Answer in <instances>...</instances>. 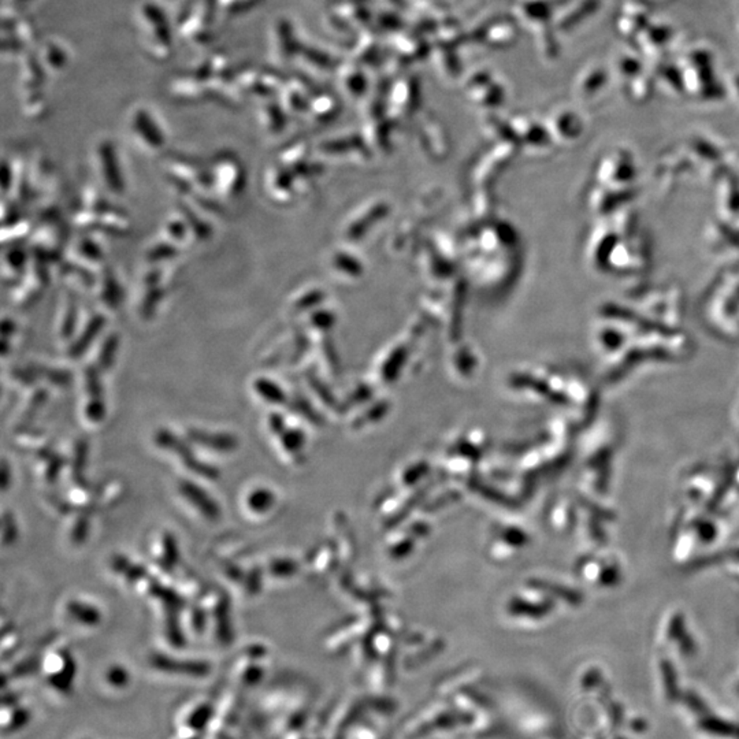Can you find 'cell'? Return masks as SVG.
<instances>
[{"label":"cell","mask_w":739,"mask_h":739,"mask_svg":"<svg viewBox=\"0 0 739 739\" xmlns=\"http://www.w3.org/2000/svg\"><path fill=\"white\" fill-rule=\"evenodd\" d=\"M215 709L217 705L210 699H197L185 705L176 718L177 737L203 738L210 730Z\"/></svg>","instance_id":"obj_1"},{"label":"cell","mask_w":739,"mask_h":739,"mask_svg":"<svg viewBox=\"0 0 739 739\" xmlns=\"http://www.w3.org/2000/svg\"><path fill=\"white\" fill-rule=\"evenodd\" d=\"M144 23H145V42L148 45V51L159 61H166L171 52V35L162 10L155 4H145L143 10Z\"/></svg>","instance_id":"obj_2"},{"label":"cell","mask_w":739,"mask_h":739,"mask_svg":"<svg viewBox=\"0 0 739 739\" xmlns=\"http://www.w3.org/2000/svg\"><path fill=\"white\" fill-rule=\"evenodd\" d=\"M42 675L54 693L67 696L73 689L76 677V665L69 652L55 649L44 657Z\"/></svg>","instance_id":"obj_3"},{"label":"cell","mask_w":739,"mask_h":739,"mask_svg":"<svg viewBox=\"0 0 739 739\" xmlns=\"http://www.w3.org/2000/svg\"><path fill=\"white\" fill-rule=\"evenodd\" d=\"M246 692L233 687L229 690L217 705L215 715L210 730H217L222 733H230L237 727L241 721V716L246 708Z\"/></svg>","instance_id":"obj_4"},{"label":"cell","mask_w":739,"mask_h":739,"mask_svg":"<svg viewBox=\"0 0 739 739\" xmlns=\"http://www.w3.org/2000/svg\"><path fill=\"white\" fill-rule=\"evenodd\" d=\"M151 665L164 674L180 677H205L210 672V664L202 660H181L164 655L151 657Z\"/></svg>","instance_id":"obj_5"},{"label":"cell","mask_w":739,"mask_h":739,"mask_svg":"<svg viewBox=\"0 0 739 739\" xmlns=\"http://www.w3.org/2000/svg\"><path fill=\"white\" fill-rule=\"evenodd\" d=\"M98 156L101 161L103 181L110 189V192L115 195H122L125 190L122 171L118 164V158L115 154V148L111 142H103L98 148Z\"/></svg>","instance_id":"obj_6"},{"label":"cell","mask_w":739,"mask_h":739,"mask_svg":"<svg viewBox=\"0 0 739 739\" xmlns=\"http://www.w3.org/2000/svg\"><path fill=\"white\" fill-rule=\"evenodd\" d=\"M217 173L221 176H225L219 184L222 185V192L226 196H237L240 192H243L244 184H246V173L243 166L239 164L237 159L231 158L230 155L221 156L217 161ZM215 173V171H214Z\"/></svg>","instance_id":"obj_7"},{"label":"cell","mask_w":739,"mask_h":739,"mask_svg":"<svg viewBox=\"0 0 739 739\" xmlns=\"http://www.w3.org/2000/svg\"><path fill=\"white\" fill-rule=\"evenodd\" d=\"M256 653H255V649L252 651V648L246 652L243 660H240L233 671V680H234V687L246 692V690H251L253 686H256L265 674V670L262 665L258 664L256 661Z\"/></svg>","instance_id":"obj_8"},{"label":"cell","mask_w":739,"mask_h":739,"mask_svg":"<svg viewBox=\"0 0 739 739\" xmlns=\"http://www.w3.org/2000/svg\"><path fill=\"white\" fill-rule=\"evenodd\" d=\"M132 127L134 130V134L149 149H161L164 147V133L147 111L140 110L134 114L133 121H132Z\"/></svg>","instance_id":"obj_9"},{"label":"cell","mask_w":739,"mask_h":739,"mask_svg":"<svg viewBox=\"0 0 739 739\" xmlns=\"http://www.w3.org/2000/svg\"><path fill=\"white\" fill-rule=\"evenodd\" d=\"M30 712L29 709L21 704L18 698L13 696L10 699H3L1 706V730L3 733H16L23 728L30 721Z\"/></svg>","instance_id":"obj_10"},{"label":"cell","mask_w":739,"mask_h":739,"mask_svg":"<svg viewBox=\"0 0 739 739\" xmlns=\"http://www.w3.org/2000/svg\"><path fill=\"white\" fill-rule=\"evenodd\" d=\"M104 323H105V319H104L103 315H101V314L93 315L89 319V323L82 330L81 334L69 347V355L71 357H80V356H82L85 353L86 348H89V345L95 341L96 336L101 333Z\"/></svg>","instance_id":"obj_11"},{"label":"cell","mask_w":739,"mask_h":739,"mask_svg":"<svg viewBox=\"0 0 739 739\" xmlns=\"http://www.w3.org/2000/svg\"><path fill=\"white\" fill-rule=\"evenodd\" d=\"M698 728L704 733H708L715 737L721 738L739 739V724L723 720V718L708 715L698 720Z\"/></svg>","instance_id":"obj_12"},{"label":"cell","mask_w":739,"mask_h":739,"mask_svg":"<svg viewBox=\"0 0 739 739\" xmlns=\"http://www.w3.org/2000/svg\"><path fill=\"white\" fill-rule=\"evenodd\" d=\"M181 492L185 495V498H189L192 503H197L200 505V511L205 513V517H215L218 516V508L215 505V503L205 495L203 491H200L199 488L196 486H192L189 483H184L183 488H181ZM196 504V507H197Z\"/></svg>","instance_id":"obj_13"},{"label":"cell","mask_w":739,"mask_h":739,"mask_svg":"<svg viewBox=\"0 0 739 739\" xmlns=\"http://www.w3.org/2000/svg\"><path fill=\"white\" fill-rule=\"evenodd\" d=\"M103 289L101 293V299L108 308H117L122 299V289L118 285L117 280L114 278L113 273L107 270L104 273V278L102 281Z\"/></svg>","instance_id":"obj_14"},{"label":"cell","mask_w":739,"mask_h":739,"mask_svg":"<svg viewBox=\"0 0 739 739\" xmlns=\"http://www.w3.org/2000/svg\"><path fill=\"white\" fill-rule=\"evenodd\" d=\"M120 344V338L115 333H111L105 337L101 345V352L98 355V365L102 370L110 369L114 365V359L117 355V349Z\"/></svg>","instance_id":"obj_15"},{"label":"cell","mask_w":739,"mask_h":739,"mask_svg":"<svg viewBox=\"0 0 739 739\" xmlns=\"http://www.w3.org/2000/svg\"><path fill=\"white\" fill-rule=\"evenodd\" d=\"M164 293L166 292H164V287H161V285L148 287V290L140 304V311H142V316L144 319H149L152 316V312L156 309L158 304L164 299Z\"/></svg>","instance_id":"obj_16"},{"label":"cell","mask_w":739,"mask_h":739,"mask_svg":"<svg viewBox=\"0 0 739 739\" xmlns=\"http://www.w3.org/2000/svg\"><path fill=\"white\" fill-rule=\"evenodd\" d=\"M77 318H79V306H77L76 300L70 297V300H69V303H67V306H66V311H64L63 319H62V338L69 340V338H71V337L74 336Z\"/></svg>","instance_id":"obj_17"},{"label":"cell","mask_w":739,"mask_h":739,"mask_svg":"<svg viewBox=\"0 0 739 739\" xmlns=\"http://www.w3.org/2000/svg\"><path fill=\"white\" fill-rule=\"evenodd\" d=\"M181 212L184 215V221L186 222L188 227L192 229V231L199 237V239H207L210 234H211V227L210 225H207L205 222H203L199 217L196 218L195 212L188 207V205H181Z\"/></svg>","instance_id":"obj_18"},{"label":"cell","mask_w":739,"mask_h":739,"mask_svg":"<svg viewBox=\"0 0 739 739\" xmlns=\"http://www.w3.org/2000/svg\"><path fill=\"white\" fill-rule=\"evenodd\" d=\"M104 682L110 689L121 690L130 683V677H129V672L123 667L117 665V667H111L107 670V672L104 675Z\"/></svg>","instance_id":"obj_19"},{"label":"cell","mask_w":739,"mask_h":739,"mask_svg":"<svg viewBox=\"0 0 739 739\" xmlns=\"http://www.w3.org/2000/svg\"><path fill=\"white\" fill-rule=\"evenodd\" d=\"M663 677H664V687H665L667 698H668V701L671 704H675L680 698V692H679V687H677L675 674H674V671H672V668L670 665H664L663 667Z\"/></svg>","instance_id":"obj_20"},{"label":"cell","mask_w":739,"mask_h":739,"mask_svg":"<svg viewBox=\"0 0 739 739\" xmlns=\"http://www.w3.org/2000/svg\"><path fill=\"white\" fill-rule=\"evenodd\" d=\"M178 249L168 243H161L158 246H152L148 251V260L151 262H164L168 260L174 256H177Z\"/></svg>","instance_id":"obj_21"},{"label":"cell","mask_w":739,"mask_h":739,"mask_svg":"<svg viewBox=\"0 0 739 739\" xmlns=\"http://www.w3.org/2000/svg\"><path fill=\"white\" fill-rule=\"evenodd\" d=\"M682 702H683V704H684V705H686V706H687L693 714H696L697 716H699V718H704V716L711 715V711H709L708 705H706L701 698L698 697L696 693L689 692V693L683 694V696H682Z\"/></svg>","instance_id":"obj_22"},{"label":"cell","mask_w":739,"mask_h":739,"mask_svg":"<svg viewBox=\"0 0 739 739\" xmlns=\"http://www.w3.org/2000/svg\"><path fill=\"white\" fill-rule=\"evenodd\" d=\"M79 255L89 262H101L103 258L102 248L89 239H84L79 246Z\"/></svg>","instance_id":"obj_23"},{"label":"cell","mask_w":739,"mask_h":739,"mask_svg":"<svg viewBox=\"0 0 739 739\" xmlns=\"http://www.w3.org/2000/svg\"><path fill=\"white\" fill-rule=\"evenodd\" d=\"M188 234V225L183 219H174L167 224V236L174 241L180 243Z\"/></svg>","instance_id":"obj_24"},{"label":"cell","mask_w":739,"mask_h":739,"mask_svg":"<svg viewBox=\"0 0 739 739\" xmlns=\"http://www.w3.org/2000/svg\"><path fill=\"white\" fill-rule=\"evenodd\" d=\"M26 262H28V255L23 251H21V249L10 251L8 255H7V265L16 273H18L22 268H25Z\"/></svg>","instance_id":"obj_25"},{"label":"cell","mask_w":739,"mask_h":739,"mask_svg":"<svg viewBox=\"0 0 739 739\" xmlns=\"http://www.w3.org/2000/svg\"><path fill=\"white\" fill-rule=\"evenodd\" d=\"M607 705V711H608V716L611 720V724H612V728L619 730L621 727V723H623V709L619 704H616L614 701L608 699L604 702Z\"/></svg>","instance_id":"obj_26"},{"label":"cell","mask_w":739,"mask_h":739,"mask_svg":"<svg viewBox=\"0 0 739 739\" xmlns=\"http://www.w3.org/2000/svg\"><path fill=\"white\" fill-rule=\"evenodd\" d=\"M64 54L57 45H51L47 50V62L52 69H61L64 64Z\"/></svg>","instance_id":"obj_27"},{"label":"cell","mask_w":739,"mask_h":739,"mask_svg":"<svg viewBox=\"0 0 739 739\" xmlns=\"http://www.w3.org/2000/svg\"><path fill=\"white\" fill-rule=\"evenodd\" d=\"M633 728L636 731H643L646 728V723L642 720H636V723L634 721V724H633Z\"/></svg>","instance_id":"obj_28"},{"label":"cell","mask_w":739,"mask_h":739,"mask_svg":"<svg viewBox=\"0 0 739 739\" xmlns=\"http://www.w3.org/2000/svg\"><path fill=\"white\" fill-rule=\"evenodd\" d=\"M29 1H30V0H13V1H11V6H13L14 8H21V7H23L26 3H29Z\"/></svg>","instance_id":"obj_29"},{"label":"cell","mask_w":739,"mask_h":739,"mask_svg":"<svg viewBox=\"0 0 739 739\" xmlns=\"http://www.w3.org/2000/svg\"><path fill=\"white\" fill-rule=\"evenodd\" d=\"M176 739H203V738H183V737H177Z\"/></svg>","instance_id":"obj_30"},{"label":"cell","mask_w":739,"mask_h":739,"mask_svg":"<svg viewBox=\"0 0 739 739\" xmlns=\"http://www.w3.org/2000/svg\"><path fill=\"white\" fill-rule=\"evenodd\" d=\"M234 739H249V738H246V737H236V738H234Z\"/></svg>","instance_id":"obj_31"}]
</instances>
